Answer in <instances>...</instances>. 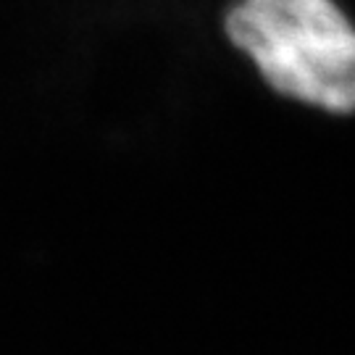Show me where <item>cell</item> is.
Masks as SVG:
<instances>
[{"mask_svg":"<svg viewBox=\"0 0 355 355\" xmlns=\"http://www.w3.org/2000/svg\"><path fill=\"white\" fill-rule=\"evenodd\" d=\"M227 37L274 92L355 114V21L337 0H234Z\"/></svg>","mask_w":355,"mask_h":355,"instance_id":"6da1fadb","label":"cell"}]
</instances>
